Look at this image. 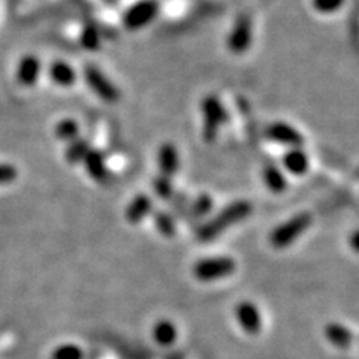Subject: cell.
I'll return each instance as SVG.
<instances>
[{
  "instance_id": "cell-7",
  "label": "cell",
  "mask_w": 359,
  "mask_h": 359,
  "mask_svg": "<svg viewBox=\"0 0 359 359\" xmlns=\"http://www.w3.org/2000/svg\"><path fill=\"white\" fill-rule=\"evenodd\" d=\"M253 41V24L247 14L239 15L228 36V48L234 54H244Z\"/></svg>"
},
{
  "instance_id": "cell-3",
  "label": "cell",
  "mask_w": 359,
  "mask_h": 359,
  "mask_svg": "<svg viewBox=\"0 0 359 359\" xmlns=\"http://www.w3.org/2000/svg\"><path fill=\"white\" fill-rule=\"evenodd\" d=\"M237 270V262L231 256H208L201 257L192 266V274L198 282L213 283L228 279Z\"/></svg>"
},
{
  "instance_id": "cell-10",
  "label": "cell",
  "mask_w": 359,
  "mask_h": 359,
  "mask_svg": "<svg viewBox=\"0 0 359 359\" xmlns=\"http://www.w3.org/2000/svg\"><path fill=\"white\" fill-rule=\"evenodd\" d=\"M265 135L266 138H270L271 141L282 145H288L289 149H293V147H302L304 144V136L298 129L284 122H275L270 125L266 127Z\"/></svg>"
},
{
  "instance_id": "cell-6",
  "label": "cell",
  "mask_w": 359,
  "mask_h": 359,
  "mask_svg": "<svg viewBox=\"0 0 359 359\" xmlns=\"http://www.w3.org/2000/svg\"><path fill=\"white\" fill-rule=\"evenodd\" d=\"M84 78L89 87L93 90V93L99 99H102L104 102L114 104L120 99V91L114 82L95 64H87L84 68Z\"/></svg>"
},
{
  "instance_id": "cell-17",
  "label": "cell",
  "mask_w": 359,
  "mask_h": 359,
  "mask_svg": "<svg viewBox=\"0 0 359 359\" xmlns=\"http://www.w3.org/2000/svg\"><path fill=\"white\" fill-rule=\"evenodd\" d=\"M262 181L265 187L274 195H282L288 189V180L284 177V172L277 165H266L262 169Z\"/></svg>"
},
{
  "instance_id": "cell-21",
  "label": "cell",
  "mask_w": 359,
  "mask_h": 359,
  "mask_svg": "<svg viewBox=\"0 0 359 359\" xmlns=\"http://www.w3.org/2000/svg\"><path fill=\"white\" fill-rule=\"evenodd\" d=\"M90 149L91 147L89 140H86V138H77V140L68 142L66 151H64V159L71 165L82 163V159L86 158V154Z\"/></svg>"
},
{
  "instance_id": "cell-9",
  "label": "cell",
  "mask_w": 359,
  "mask_h": 359,
  "mask_svg": "<svg viewBox=\"0 0 359 359\" xmlns=\"http://www.w3.org/2000/svg\"><path fill=\"white\" fill-rule=\"evenodd\" d=\"M41 72H42V63L39 57L35 56L32 53L24 54V56H21L17 63L15 80L21 87L30 89L35 87L36 82L39 81Z\"/></svg>"
},
{
  "instance_id": "cell-13",
  "label": "cell",
  "mask_w": 359,
  "mask_h": 359,
  "mask_svg": "<svg viewBox=\"0 0 359 359\" xmlns=\"http://www.w3.org/2000/svg\"><path fill=\"white\" fill-rule=\"evenodd\" d=\"M158 162L162 176L172 178V176H176L180 168V156L177 147L172 142H163L158 153Z\"/></svg>"
},
{
  "instance_id": "cell-14",
  "label": "cell",
  "mask_w": 359,
  "mask_h": 359,
  "mask_svg": "<svg viewBox=\"0 0 359 359\" xmlns=\"http://www.w3.org/2000/svg\"><path fill=\"white\" fill-rule=\"evenodd\" d=\"M151 338L160 347H171L178 338V328L169 319H159L151 328Z\"/></svg>"
},
{
  "instance_id": "cell-28",
  "label": "cell",
  "mask_w": 359,
  "mask_h": 359,
  "mask_svg": "<svg viewBox=\"0 0 359 359\" xmlns=\"http://www.w3.org/2000/svg\"><path fill=\"white\" fill-rule=\"evenodd\" d=\"M352 246H353V250L358 252V232H353V237H352Z\"/></svg>"
},
{
  "instance_id": "cell-8",
  "label": "cell",
  "mask_w": 359,
  "mask_h": 359,
  "mask_svg": "<svg viewBox=\"0 0 359 359\" xmlns=\"http://www.w3.org/2000/svg\"><path fill=\"white\" fill-rule=\"evenodd\" d=\"M234 316L238 326L248 335H257L262 331L261 310L252 301L238 302L234 309Z\"/></svg>"
},
{
  "instance_id": "cell-25",
  "label": "cell",
  "mask_w": 359,
  "mask_h": 359,
  "mask_svg": "<svg viewBox=\"0 0 359 359\" xmlns=\"http://www.w3.org/2000/svg\"><path fill=\"white\" fill-rule=\"evenodd\" d=\"M51 359H84V351L78 344L64 343L54 349Z\"/></svg>"
},
{
  "instance_id": "cell-22",
  "label": "cell",
  "mask_w": 359,
  "mask_h": 359,
  "mask_svg": "<svg viewBox=\"0 0 359 359\" xmlns=\"http://www.w3.org/2000/svg\"><path fill=\"white\" fill-rule=\"evenodd\" d=\"M54 135H56L60 141L71 142L80 138V125L73 118H63L54 127Z\"/></svg>"
},
{
  "instance_id": "cell-15",
  "label": "cell",
  "mask_w": 359,
  "mask_h": 359,
  "mask_svg": "<svg viewBox=\"0 0 359 359\" xmlns=\"http://www.w3.org/2000/svg\"><path fill=\"white\" fill-rule=\"evenodd\" d=\"M324 334L328 342L338 349H349L355 342L352 329L340 322H329L324 329Z\"/></svg>"
},
{
  "instance_id": "cell-19",
  "label": "cell",
  "mask_w": 359,
  "mask_h": 359,
  "mask_svg": "<svg viewBox=\"0 0 359 359\" xmlns=\"http://www.w3.org/2000/svg\"><path fill=\"white\" fill-rule=\"evenodd\" d=\"M50 78L59 87H71L77 81V72L68 62L56 60L50 64Z\"/></svg>"
},
{
  "instance_id": "cell-5",
  "label": "cell",
  "mask_w": 359,
  "mask_h": 359,
  "mask_svg": "<svg viewBox=\"0 0 359 359\" xmlns=\"http://www.w3.org/2000/svg\"><path fill=\"white\" fill-rule=\"evenodd\" d=\"M159 14L158 0H140L127 9L123 15V23L127 30H140L149 26Z\"/></svg>"
},
{
  "instance_id": "cell-27",
  "label": "cell",
  "mask_w": 359,
  "mask_h": 359,
  "mask_svg": "<svg viewBox=\"0 0 359 359\" xmlns=\"http://www.w3.org/2000/svg\"><path fill=\"white\" fill-rule=\"evenodd\" d=\"M18 177V169L11 163L0 162V186L11 184Z\"/></svg>"
},
{
  "instance_id": "cell-20",
  "label": "cell",
  "mask_w": 359,
  "mask_h": 359,
  "mask_svg": "<svg viewBox=\"0 0 359 359\" xmlns=\"http://www.w3.org/2000/svg\"><path fill=\"white\" fill-rule=\"evenodd\" d=\"M153 222L156 229H158V232L163 237L171 238L177 234L176 216H174L171 211L156 210L153 213Z\"/></svg>"
},
{
  "instance_id": "cell-18",
  "label": "cell",
  "mask_w": 359,
  "mask_h": 359,
  "mask_svg": "<svg viewBox=\"0 0 359 359\" xmlns=\"http://www.w3.org/2000/svg\"><path fill=\"white\" fill-rule=\"evenodd\" d=\"M214 201L208 193H201L195 199H193L189 208L186 210V217L189 223H199L201 220H204L213 210Z\"/></svg>"
},
{
  "instance_id": "cell-23",
  "label": "cell",
  "mask_w": 359,
  "mask_h": 359,
  "mask_svg": "<svg viewBox=\"0 0 359 359\" xmlns=\"http://www.w3.org/2000/svg\"><path fill=\"white\" fill-rule=\"evenodd\" d=\"M151 187L153 192L156 193V196L162 201H171L174 196H176V189H174L172 180L167 176H162V174L153 178Z\"/></svg>"
},
{
  "instance_id": "cell-26",
  "label": "cell",
  "mask_w": 359,
  "mask_h": 359,
  "mask_svg": "<svg viewBox=\"0 0 359 359\" xmlns=\"http://www.w3.org/2000/svg\"><path fill=\"white\" fill-rule=\"evenodd\" d=\"M344 5V0H313V8L320 14H333Z\"/></svg>"
},
{
  "instance_id": "cell-4",
  "label": "cell",
  "mask_w": 359,
  "mask_h": 359,
  "mask_svg": "<svg viewBox=\"0 0 359 359\" xmlns=\"http://www.w3.org/2000/svg\"><path fill=\"white\" fill-rule=\"evenodd\" d=\"M202 113V138L205 142H214L219 136V131L228 122V113L216 95H208L201 100Z\"/></svg>"
},
{
  "instance_id": "cell-2",
  "label": "cell",
  "mask_w": 359,
  "mask_h": 359,
  "mask_svg": "<svg viewBox=\"0 0 359 359\" xmlns=\"http://www.w3.org/2000/svg\"><path fill=\"white\" fill-rule=\"evenodd\" d=\"M313 223V216L307 211L293 214L291 219L284 220L283 223L275 226L268 235V241L275 250H283L297 241L309 231V228Z\"/></svg>"
},
{
  "instance_id": "cell-16",
  "label": "cell",
  "mask_w": 359,
  "mask_h": 359,
  "mask_svg": "<svg viewBox=\"0 0 359 359\" xmlns=\"http://www.w3.org/2000/svg\"><path fill=\"white\" fill-rule=\"evenodd\" d=\"M283 168L292 176H304L310 168V159L301 147H293L283 154Z\"/></svg>"
},
{
  "instance_id": "cell-1",
  "label": "cell",
  "mask_w": 359,
  "mask_h": 359,
  "mask_svg": "<svg viewBox=\"0 0 359 359\" xmlns=\"http://www.w3.org/2000/svg\"><path fill=\"white\" fill-rule=\"evenodd\" d=\"M252 213H253L252 202H248L246 199L234 201L225 208L220 210L216 216L208 219L207 222L201 223L196 228V232H195L196 239L199 243H204V244L214 241L216 238L225 234L229 228L244 222L246 219L252 216Z\"/></svg>"
},
{
  "instance_id": "cell-12",
  "label": "cell",
  "mask_w": 359,
  "mask_h": 359,
  "mask_svg": "<svg viewBox=\"0 0 359 359\" xmlns=\"http://www.w3.org/2000/svg\"><path fill=\"white\" fill-rule=\"evenodd\" d=\"M82 165L90 176V178L96 183H104L108 178V169L104 153L98 149H90L82 159Z\"/></svg>"
},
{
  "instance_id": "cell-11",
  "label": "cell",
  "mask_w": 359,
  "mask_h": 359,
  "mask_svg": "<svg viewBox=\"0 0 359 359\" xmlns=\"http://www.w3.org/2000/svg\"><path fill=\"white\" fill-rule=\"evenodd\" d=\"M153 211V201L145 193L136 195L131 202H129L125 210V219L127 223L138 225L141 223L145 217H149Z\"/></svg>"
},
{
  "instance_id": "cell-24",
  "label": "cell",
  "mask_w": 359,
  "mask_h": 359,
  "mask_svg": "<svg viewBox=\"0 0 359 359\" xmlns=\"http://www.w3.org/2000/svg\"><path fill=\"white\" fill-rule=\"evenodd\" d=\"M80 42L87 51H98L100 48V44H102V36H100L96 26L87 24L81 32Z\"/></svg>"
}]
</instances>
